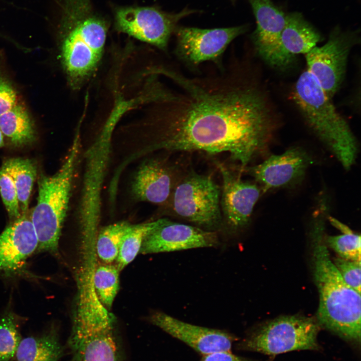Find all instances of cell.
Listing matches in <instances>:
<instances>
[{"label":"cell","instance_id":"cell-1","mask_svg":"<svg viewBox=\"0 0 361 361\" xmlns=\"http://www.w3.org/2000/svg\"><path fill=\"white\" fill-rule=\"evenodd\" d=\"M158 73L182 92L169 91L155 101L146 152H226L244 168L266 151L277 121L265 93L245 73L236 68L192 78L167 67Z\"/></svg>","mask_w":361,"mask_h":361},{"label":"cell","instance_id":"cell-2","mask_svg":"<svg viewBox=\"0 0 361 361\" xmlns=\"http://www.w3.org/2000/svg\"><path fill=\"white\" fill-rule=\"evenodd\" d=\"M61 8L60 61L69 85L78 90L99 66L108 25L93 11L90 0H62Z\"/></svg>","mask_w":361,"mask_h":361},{"label":"cell","instance_id":"cell-3","mask_svg":"<svg viewBox=\"0 0 361 361\" xmlns=\"http://www.w3.org/2000/svg\"><path fill=\"white\" fill-rule=\"evenodd\" d=\"M313 231V272L319 295L317 320L320 325L355 346L360 344V294L343 279L323 241L321 216Z\"/></svg>","mask_w":361,"mask_h":361},{"label":"cell","instance_id":"cell-4","mask_svg":"<svg viewBox=\"0 0 361 361\" xmlns=\"http://www.w3.org/2000/svg\"><path fill=\"white\" fill-rule=\"evenodd\" d=\"M292 97L309 127L342 166L349 169L357 155L356 138L331 98L307 70L296 82Z\"/></svg>","mask_w":361,"mask_h":361},{"label":"cell","instance_id":"cell-5","mask_svg":"<svg viewBox=\"0 0 361 361\" xmlns=\"http://www.w3.org/2000/svg\"><path fill=\"white\" fill-rule=\"evenodd\" d=\"M80 146L77 131L59 169L53 175H43L38 180L37 203L30 217L38 241V252L58 253L59 241L68 209Z\"/></svg>","mask_w":361,"mask_h":361},{"label":"cell","instance_id":"cell-6","mask_svg":"<svg viewBox=\"0 0 361 361\" xmlns=\"http://www.w3.org/2000/svg\"><path fill=\"white\" fill-rule=\"evenodd\" d=\"M65 345L71 361H126L115 316L102 308L75 311Z\"/></svg>","mask_w":361,"mask_h":361},{"label":"cell","instance_id":"cell-7","mask_svg":"<svg viewBox=\"0 0 361 361\" xmlns=\"http://www.w3.org/2000/svg\"><path fill=\"white\" fill-rule=\"evenodd\" d=\"M220 197L221 189L211 176L191 170L182 173L163 207L173 216L216 232L223 225Z\"/></svg>","mask_w":361,"mask_h":361},{"label":"cell","instance_id":"cell-8","mask_svg":"<svg viewBox=\"0 0 361 361\" xmlns=\"http://www.w3.org/2000/svg\"><path fill=\"white\" fill-rule=\"evenodd\" d=\"M320 327L313 317L282 316L249 333L237 344V348L271 355L297 350H318Z\"/></svg>","mask_w":361,"mask_h":361},{"label":"cell","instance_id":"cell-9","mask_svg":"<svg viewBox=\"0 0 361 361\" xmlns=\"http://www.w3.org/2000/svg\"><path fill=\"white\" fill-rule=\"evenodd\" d=\"M358 41L356 33L336 28L324 45L316 46L305 55L307 70L330 98L342 84L349 53Z\"/></svg>","mask_w":361,"mask_h":361},{"label":"cell","instance_id":"cell-10","mask_svg":"<svg viewBox=\"0 0 361 361\" xmlns=\"http://www.w3.org/2000/svg\"><path fill=\"white\" fill-rule=\"evenodd\" d=\"M193 12L169 14L153 7H120L115 12L116 30L166 51L177 22Z\"/></svg>","mask_w":361,"mask_h":361},{"label":"cell","instance_id":"cell-11","mask_svg":"<svg viewBox=\"0 0 361 361\" xmlns=\"http://www.w3.org/2000/svg\"><path fill=\"white\" fill-rule=\"evenodd\" d=\"M247 29L246 26L211 29L176 28L175 53L180 60L191 67L196 68L206 61L220 65L221 57L228 45Z\"/></svg>","mask_w":361,"mask_h":361},{"label":"cell","instance_id":"cell-12","mask_svg":"<svg viewBox=\"0 0 361 361\" xmlns=\"http://www.w3.org/2000/svg\"><path fill=\"white\" fill-rule=\"evenodd\" d=\"M257 27L252 41L257 54L267 64L284 70L293 62L283 51L280 42L286 15L271 0H249Z\"/></svg>","mask_w":361,"mask_h":361},{"label":"cell","instance_id":"cell-13","mask_svg":"<svg viewBox=\"0 0 361 361\" xmlns=\"http://www.w3.org/2000/svg\"><path fill=\"white\" fill-rule=\"evenodd\" d=\"M215 163L222 179L220 206L223 224L236 232L248 224L262 191L256 183L245 181L224 164Z\"/></svg>","mask_w":361,"mask_h":361},{"label":"cell","instance_id":"cell-14","mask_svg":"<svg viewBox=\"0 0 361 361\" xmlns=\"http://www.w3.org/2000/svg\"><path fill=\"white\" fill-rule=\"evenodd\" d=\"M309 153L293 146L279 154H272L261 163L244 167L264 192L288 187L300 180L312 163Z\"/></svg>","mask_w":361,"mask_h":361},{"label":"cell","instance_id":"cell-15","mask_svg":"<svg viewBox=\"0 0 361 361\" xmlns=\"http://www.w3.org/2000/svg\"><path fill=\"white\" fill-rule=\"evenodd\" d=\"M218 243L215 231L161 218L159 224L145 238L139 253L147 254L214 247Z\"/></svg>","mask_w":361,"mask_h":361},{"label":"cell","instance_id":"cell-16","mask_svg":"<svg viewBox=\"0 0 361 361\" xmlns=\"http://www.w3.org/2000/svg\"><path fill=\"white\" fill-rule=\"evenodd\" d=\"M147 321L203 355L230 351L237 340L236 336L224 330L192 324L160 311L151 313Z\"/></svg>","mask_w":361,"mask_h":361},{"label":"cell","instance_id":"cell-17","mask_svg":"<svg viewBox=\"0 0 361 361\" xmlns=\"http://www.w3.org/2000/svg\"><path fill=\"white\" fill-rule=\"evenodd\" d=\"M182 173L164 159L144 161L133 178L131 191L135 200L163 206L168 201Z\"/></svg>","mask_w":361,"mask_h":361},{"label":"cell","instance_id":"cell-18","mask_svg":"<svg viewBox=\"0 0 361 361\" xmlns=\"http://www.w3.org/2000/svg\"><path fill=\"white\" fill-rule=\"evenodd\" d=\"M38 246L30 217L23 214L0 235V273L10 276L20 273Z\"/></svg>","mask_w":361,"mask_h":361},{"label":"cell","instance_id":"cell-19","mask_svg":"<svg viewBox=\"0 0 361 361\" xmlns=\"http://www.w3.org/2000/svg\"><path fill=\"white\" fill-rule=\"evenodd\" d=\"M105 131L87 150L80 209L97 214L101 208V195L110 153V133Z\"/></svg>","mask_w":361,"mask_h":361},{"label":"cell","instance_id":"cell-20","mask_svg":"<svg viewBox=\"0 0 361 361\" xmlns=\"http://www.w3.org/2000/svg\"><path fill=\"white\" fill-rule=\"evenodd\" d=\"M321 36L298 13L286 15L280 42L284 53L292 60L299 54H306L320 42Z\"/></svg>","mask_w":361,"mask_h":361},{"label":"cell","instance_id":"cell-21","mask_svg":"<svg viewBox=\"0 0 361 361\" xmlns=\"http://www.w3.org/2000/svg\"><path fill=\"white\" fill-rule=\"evenodd\" d=\"M57 328L52 326L44 333L22 339L16 352V361H60L65 353Z\"/></svg>","mask_w":361,"mask_h":361},{"label":"cell","instance_id":"cell-22","mask_svg":"<svg viewBox=\"0 0 361 361\" xmlns=\"http://www.w3.org/2000/svg\"><path fill=\"white\" fill-rule=\"evenodd\" d=\"M0 129L3 135L17 146L32 143L36 136L34 121L27 109L20 104L0 115Z\"/></svg>","mask_w":361,"mask_h":361},{"label":"cell","instance_id":"cell-23","mask_svg":"<svg viewBox=\"0 0 361 361\" xmlns=\"http://www.w3.org/2000/svg\"><path fill=\"white\" fill-rule=\"evenodd\" d=\"M12 177L16 188L22 214L27 213L37 175L34 163L28 158H11L2 166Z\"/></svg>","mask_w":361,"mask_h":361},{"label":"cell","instance_id":"cell-24","mask_svg":"<svg viewBox=\"0 0 361 361\" xmlns=\"http://www.w3.org/2000/svg\"><path fill=\"white\" fill-rule=\"evenodd\" d=\"M131 224L118 222L101 228L95 241L96 253L101 262L112 264L117 258L123 238Z\"/></svg>","mask_w":361,"mask_h":361},{"label":"cell","instance_id":"cell-25","mask_svg":"<svg viewBox=\"0 0 361 361\" xmlns=\"http://www.w3.org/2000/svg\"><path fill=\"white\" fill-rule=\"evenodd\" d=\"M161 218L145 223L131 224L125 233L116 260L115 265L121 271L132 262L139 253L147 235L160 223Z\"/></svg>","mask_w":361,"mask_h":361},{"label":"cell","instance_id":"cell-26","mask_svg":"<svg viewBox=\"0 0 361 361\" xmlns=\"http://www.w3.org/2000/svg\"><path fill=\"white\" fill-rule=\"evenodd\" d=\"M120 270L115 264L99 262L93 273V285L97 296L107 309H110L119 288Z\"/></svg>","mask_w":361,"mask_h":361},{"label":"cell","instance_id":"cell-27","mask_svg":"<svg viewBox=\"0 0 361 361\" xmlns=\"http://www.w3.org/2000/svg\"><path fill=\"white\" fill-rule=\"evenodd\" d=\"M331 223L339 229L341 234L326 237L327 244L341 258L360 261V236L336 219L330 217Z\"/></svg>","mask_w":361,"mask_h":361},{"label":"cell","instance_id":"cell-28","mask_svg":"<svg viewBox=\"0 0 361 361\" xmlns=\"http://www.w3.org/2000/svg\"><path fill=\"white\" fill-rule=\"evenodd\" d=\"M19 317L12 312L0 317V361H14L22 339Z\"/></svg>","mask_w":361,"mask_h":361},{"label":"cell","instance_id":"cell-29","mask_svg":"<svg viewBox=\"0 0 361 361\" xmlns=\"http://www.w3.org/2000/svg\"><path fill=\"white\" fill-rule=\"evenodd\" d=\"M0 194L9 217L14 220L22 214L16 186L10 175L0 168Z\"/></svg>","mask_w":361,"mask_h":361},{"label":"cell","instance_id":"cell-30","mask_svg":"<svg viewBox=\"0 0 361 361\" xmlns=\"http://www.w3.org/2000/svg\"><path fill=\"white\" fill-rule=\"evenodd\" d=\"M344 281L360 294V261L335 257L332 261Z\"/></svg>","mask_w":361,"mask_h":361},{"label":"cell","instance_id":"cell-31","mask_svg":"<svg viewBox=\"0 0 361 361\" xmlns=\"http://www.w3.org/2000/svg\"><path fill=\"white\" fill-rule=\"evenodd\" d=\"M17 93L11 82L0 77V115L17 104Z\"/></svg>","mask_w":361,"mask_h":361},{"label":"cell","instance_id":"cell-32","mask_svg":"<svg viewBox=\"0 0 361 361\" xmlns=\"http://www.w3.org/2000/svg\"><path fill=\"white\" fill-rule=\"evenodd\" d=\"M200 361H254L235 355L230 351H221L204 355Z\"/></svg>","mask_w":361,"mask_h":361},{"label":"cell","instance_id":"cell-33","mask_svg":"<svg viewBox=\"0 0 361 361\" xmlns=\"http://www.w3.org/2000/svg\"><path fill=\"white\" fill-rule=\"evenodd\" d=\"M4 135L0 129V147L4 145Z\"/></svg>","mask_w":361,"mask_h":361}]
</instances>
